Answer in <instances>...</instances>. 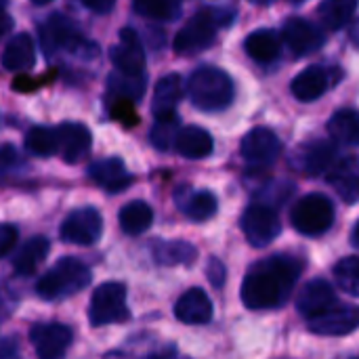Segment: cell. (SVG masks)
Instances as JSON below:
<instances>
[{
	"mask_svg": "<svg viewBox=\"0 0 359 359\" xmlns=\"http://www.w3.org/2000/svg\"><path fill=\"white\" fill-rule=\"evenodd\" d=\"M303 265L290 257H271L257 263L242 284V301L248 309H273L290 297Z\"/></svg>",
	"mask_w": 359,
	"mask_h": 359,
	"instance_id": "6da1fadb",
	"label": "cell"
},
{
	"mask_svg": "<svg viewBox=\"0 0 359 359\" xmlns=\"http://www.w3.org/2000/svg\"><path fill=\"white\" fill-rule=\"evenodd\" d=\"M187 95L198 109L221 111L231 105L236 97V86L227 72L212 65H204L189 76Z\"/></svg>",
	"mask_w": 359,
	"mask_h": 359,
	"instance_id": "7a4b0ae2",
	"label": "cell"
},
{
	"mask_svg": "<svg viewBox=\"0 0 359 359\" xmlns=\"http://www.w3.org/2000/svg\"><path fill=\"white\" fill-rule=\"evenodd\" d=\"M233 19V13L227 8L206 6L198 11L177 34L175 38V50L181 55L200 53L206 46H210L217 38V32L225 25H229Z\"/></svg>",
	"mask_w": 359,
	"mask_h": 359,
	"instance_id": "3957f363",
	"label": "cell"
},
{
	"mask_svg": "<svg viewBox=\"0 0 359 359\" xmlns=\"http://www.w3.org/2000/svg\"><path fill=\"white\" fill-rule=\"evenodd\" d=\"M90 282V269L72 257L59 259L36 284V292L44 301H61L78 294Z\"/></svg>",
	"mask_w": 359,
	"mask_h": 359,
	"instance_id": "277c9868",
	"label": "cell"
},
{
	"mask_svg": "<svg viewBox=\"0 0 359 359\" xmlns=\"http://www.w3.org/2000/svg\"><path fill=\"white\" fill-rule=\"evenodd\" d=\"M334 223V206L324 194L301 198L292 210V225L303 236H322Z\"/></svg>",
	"mask_w": 359,
	"mask_h": 359,
	"instance_id": "5b68a950",
	"label": "cell"
},
{
	"mask_svg": "<svg viewBox=\"0 0 359 359\" xmlns=\"http://www.w3.org/2000/svg\"><path fill=\"white\" fill-rule=\"evenodd\" d=\"M126 307V288L120 282H105L101 284L93 297L88 307V320L93 326H107L128 320Z\"/></svg>",
	"mask_w": 359,
	"mask_h": 359,
	"instance_id": "8992f818",
	"label": "cell"
},
{
	"mask_svg": "<svg viewBox=\"0 0 359 359\" xmlns=\"http://www.w3.org/2000/svg\"><path fill=\"white\" fill-rule=\"evenodd\" d=\"M242 229L246 240L257 246H269L282 231V223L278 212L267 206V204H252L246 208L244 217H242Z\"/></svg>",
	"mask_w": 359,
	"mask_h": 359,
	"instance_id": "52a82bcc",
	"label": "cell"
},
{
	"mask_svg": "<svg viewBox=\"0 0 359 359\" xmlns=\"http://www.w3.org/2000/svg\"><path fill=\"white\" fill-rule=\"evenodd\" d=\"M103 233V219L95 208H78L61 223V240L76 246H90Z\"/></svg>",
	"mask_w": 359,
	"mask_h": 359,
	"instance_id": "ba28073f",
	"label": "cell"
},
{
	"mask_svg": "<svg viewBox=\"0 0 359 359\" xmlns=\"http://www.w3.org/2000/svg\"><path fill=\"white\" fill-rule=\"evenodd\" d=\"M343 78L339 67H324V65H311L303 69L290 84L292 95L299 101H316L322 95H326L339 80Z\"/></svg>",
	"mask_w": 359,
	"mask_h": 359,
	"instance_id": "9c48e42d",
	"label": "cell"
},
{
	"mask_svg": "<svg viewBox=\"0 0 359 359\" xmlns=\"http://www.w3.org/2000/svg\"><path fill=\"white\" fill-rule=\"evenodd\" d=\"M359 328V307L332 305L324 313L309 320V330L320 337H345Z\"/></svg>",
	"mask_w": 359,
	"mask_h": 359,
	"instance_id": "30bf717a",
	"label": "cell"
},
{
	"mask_svg": "<svg viewBox=\"0 0 359 359\" xmlns=\"http://www.w3.org/2000/svg\"><path fill=\"white\" fill-rule=\"evenodd\" d=\"M242 156L250 166H269L273 164L280 154H282V141L271 128L259 126L252 128L244 139H242Z\"/></svg>",
	"mask_w": 359,
	"mask_h": 359,
	"instance_id": "8fae6325",
	"label": "cell"
},
{
	"mask_svg": "<svg viewBox=\"0 0 359 359\" xmlns=\"http://www.w3.org/2000/svg\"><path fill=\"white\" fill-rule=\"evenodd\" d=\"M282 38L294 57H305V55L320 50L324 46V40H326L324 32L303 17H290L284 23Z\"/></svg>",
	"mask_w": 359,
	"mask_h": 359,
	"instance_id": "7c38bea8",
	"label": "cell"
},
{
	"mask_svg": "<svg viewBox=\"0 0 359 359\" xmlns=\"http://www.w3.org/2000/svg\"><path fill=\"white\" fill-rule=\"evenodd\" d=\"M32 343L38 359H63L72 345V328L65 324H38L32 328Z\"/></svg>",
	"mask_w": 359,
	"mask_h": 359,
	"instance_id": "4fadbf2b",
	"label": "cell"
},
{
	"mask_svg": "<svg viewBox=\"0 0 359 359\" xmlns=\"http://www.w3.org/2000/svg\"><path fill=\"white\" fill-rule=\"evenodd\" d=\"M109 57L118 72L143 74V69H145V50H143L141 38L130 27H124L120 32V40L116 46H111Z\"/></svg>",
	"mask_w": 359,
	"mask_h": 359,
	"instance_id": "5bb4252c",
	"label": "cell"
},
{
	"mask_svg": "<svg viewBox=\"0 0 359 359\" xmlns=\"http://www.w3.org/2000/svg\"><path fill=\"white\" fill-rule=\"evenodd\" d=\"M42 46L48 55L57 50H76L78 46H82V36L69 19L55 15L42 27Z\"/></svg>",
	"mask_w": 359,
	"mask_h": 359,
	"instance_id": "9a60e30c",
	"label": "cell"
},
{
	"mask_svg": "<svg viewBox=\"0 0 359 359\" xmlns=\"http://www.w3.org/2000/svg\"><path fill=\"white\" fill-rule=\"evenodd\" d=\"M88 177L109 194L124 191L133 183V175L126 170L120 158H105V160L93 162L88 168Z\"/></svg>",
	"mask_w": 359,
	"mask_h": 359,
	"instance_id": "2e32d148",
	"label": "cell"
},
{
	"mask_svg": "<svg viewBox=\"0 0 359 359\" xmlns=\"http://www.w3.org/2000/svg\"><path fill=\"white\" fill-rule=\"evenodd\" d=\"M175 316L179 322L189 326L208 324L212 320V303L202 288H191L175 305Z\"/></svg>",
	"mask_w": 359,
	"mask_h": 359,
	"instance_id": "e0dca14e",
	"label": "cell"
},
{
	"mask_svg": "<svg viewBox=\"0 0 359 359\" xmlns=\"http://www.w3.org/2000/svg\"><path fill=\"white\" fill-rule=\"evenodd\" d=\"M59 154L65 162H80L90 149V130L78 122H65L57 128Z\"/></svg>",
	"mask_w": 359,
	"mask_h": 359,
	"instance_id": "ac0fdd59",
	"label": "cell"
},
{
	"mask_svg": "<svg viewBox=\"0 0 359 359\" xmlns=\"http://www.w3.org/2000/svg\"><path fill=\"white\" fill-rule=\"evenodd\" d=\"M332 305H337V294H334V288L326 280H313V282L305 284V288L301 290V294L297 299V307H299L301 316H305L309 320L324 313Z\"/></svg>",
	"mask_w": 359,
	"mask_h": 359,
	"instance_id": "d6986e66",
	"label": "cell"
},
{
	"mask_svg": "<svg viewBox=\"0 0 359 359\" xmlns=\"http://www.w3.org/2000/svg\"><path fill=\"white\" fill-rule=\"evenodd\" d=\"M183 97V80L179 74H168L158 80L154 88V101H151V111L158 118H170L177 116L175 109Z\"/></svg>",
	"mask_w": 359,
	"mask_h": 359,
	"instance_id": "ffe728a7",
	"label": "cell"
},
{
	"mask_svg": "<svg viewBox=\"0 0 359 359\" xmlns=\"http://www.w3.org/2000/svg\"><path fill=\"white\" fill-rule=\"evenodd\" d=\"M328 181L347 204L359 202V162L355 158L334 164L328 172Z\"/></svg>",
	"mask_w": 359,
	"mask_h": 359,
	"instance_id": "44dd1931",
	"label": "cell"
},
{
	"mask_svg": "<svg viewBox=\"0 0 359 359\" xmlns=\"http://www.w3.org/2000/svg\"><path fill=\"white\" fill-rule=\"evenodd\" d=\"M337 162V147L328 141H311L301 149V168L307 175H322Z\"/></svg>",
	"mask_w": 359,
	"mask_h": 359,
	"instance_id": "7402d4cb",
	"label": "cell"
},
{
	"mask_svg": "<svg viewBox=\"0 0 359 359\" xmlns=\"http://www.w3.org/2000/svg\"><path fill=\"white\" fill-rule=\"evenodd\" d=\"M36 63V44L29 34H17L2 53V65L8 72H21Z\"/></svg>",
	"mask_w": 359,
	"mask_h": 359,
	"instance_id": "603a6c76",
	"label": "cell"
},
{
	"mask_svg": "<svg viewBox=\"0 0 359 359\" xmlns=\"http://www.w3.org/2000/svg\"><path fill=\"white\" fill-rule=\"evenodd\" d=\"M177 151L189 160H202L206 156L212 154V137L208 135V130L200 128V126H185L181 128L177 143H175Z\"/></svg>",
	"mask_w": 359,
	"mask_h": 359,
	"instance_id": "cb8c5ba5",
	"label": "cell"
},
{
	"mask_svg": "<svg viewBox=\"0 0 359 359\" xmlns=\"http://www.w3.org/2000/svg\"><path fill=\"white\" fill-rule=\"evenodd\" d=\"M244 48L257 63H273L282 53V40L273 29H257L246 38Z\"/></svg>",
	"mask_w": 359,
	"mask_h": 359,
	"instance_id": "d4e9b609",
	"label": "cell"
},
{
	"mask_svg": "<svg viewBox=\"0 0 359 359\" xmlns=\"http://www.w3.org/2000/svg\"><path fill=\"white\" fill-rule=\"evenodd\" d=\"M48 248H50V244H48V240H46L44 236H34V238H29V240L17 250V255H15V259H13V269H15L19 276H32V273L40 267V263L46 259Z\"/></svg>",
	"mask_w": 359,
	"mask_h": 359,
	"instance_id": "484cf974",
	"label": "cell"
},
{
	"mask_svg": "<svg viewBox=\"0 0 359 359\" xmlns=\"http://www.w3.org/2000/svg\"><path fill=\"white\" fill-rule=\"evenodd\" d=\"M145 74H124L116 69L107 80V99L139 101L145 93Z\"/></svg>",
	"mask_w": 359,
	"mask_h": 359,
	"instance_id": "4316f807",
	"label": "cell"
},
{
	"mask_svg": "<svg viewBox=\"0 0 359 359\" xmlns=\"http://www.w3.org/2000/svg\"><path fill=\"white\" fill-rule=\"evenodd\" d=\"M120 227L124 233L128 236H139L143 231H147L154 223V210L147 202L143 200H135L128 202L126 206H122L120 210Z\"/></svg>",
	"mask_w": 359,
	"mask_h": 359,
	"instance_id": "83f0119b",
	"label": "cell"
},
{
	"mask_svg": "<svg viewBox=\"0 0 359 359\" xmlns=\"http://www.w3.org/2000/svg\"><path fill=\"white\" fill-rule=\"evenodd\" d=\"M328 133L334 141L345 145H359V111L358 109H339L330 122Z\"/></svg>",
	"mask_w": 359,
	"mask_h": 359,
	"instance_id": "f1b7e54d",
	"label": "cell"
},
{
	"mask_svg": "<svg viewBox=\"0 0 359 359\" xmlns=\"http://www.w3.org/2000/svg\"><path fill=\"white\" fill-rule=\"evenodd\" d=\"M359 0H322L318 13H320V19L322 23L328 27V29H341L345 27L355 8H358Z\"/></svg>",
	"mask_w": 359,
	"mask_h": 359,
	"instance_id": "f546056e",
	"label": "cell"
},
{
	"mask_svg": "<svg viewBox=\"0 0 359 359\" xmlns=\"http://www.w3.org/2000/svg\"><path fill=\"white\" fill-rule=\"evenodd\" d=\"M25 149L38 158H50L59 154V137L57 128L48 126H34L25 135Z\"/></svg>",
	"mask_w": 359,
	"mask_h": 359,
	"instance_id": "4dcf8cb0",
	"label": "cell"
},
{
	"mask_svg": "<svg viewBox=\"0 0 359 359\" xmlns=\"http://www.w3.org/2000/svg\"><path fill=\"white\" fill-rule=\"evenodd\" d=\"M183 212L191 219V221H208L210 217H215L217 212V198L210 191H191L185 200L179 202Z\"/></svg>",
	"mask_w": 359,
	"mask_h": 359,
	"instance_id": "1f68e13d",
	"label": "cell"
},
{
	"mask_svg": "<svg viewBox=\"0 0 359 359\" xmlns=\"http://www.w3.org/2000/svg\"><path fill=\"white\" fill-rule=\"evenodd\" d=\"M133 8L147 19L172 21L181 15V0H133Z\"/></svg>",
	"mask_w": 359,
	"mask_h": 359,
	"instance_id": "d6a6232c",
	"label": "cell"
},
{
	"mask_svg": "<svg viewBox=\"0 0 359 359\" xmlns=\"http://www.w3.org/2000/svg\"><path fill=\"white\" fill-rule=\"evenodd\" d=\"M196 248L187 242H164L156 246V259L162 265H183L196 259Z\"/></svg>",
	"mask_w": 359,
	"mask_h": 359,
	"instance_id": "836d02e7",
	"label": "cell"
},
{
	"mask_svg": "<svg viewBox=\"0 0 359 359\" xmlns=\"http://www.w3.org/2000/svg\"><path fill=\"white\" fill-rule=\"evenodd\" d=\"M181 133V126H179V118L177 116H170V118H158L151 133H149V139L154 143V147L166 151L170 147H175L177 143V137Z\"/></svg>",
	"mask_w": 359,
	"mask_h": 359,
	"instance_id": "e575fe53",
	"label": "cell"
},
{
	"mask_svg": "<svg viewBox=\"0 0 359 359\" xmlns=\"http://www.w3.org/2000/svg\"><path fill=\"white\" fill-rule=\"evenodd\" d=\"M334 280L345 292H349L351 297H359V257L341 259L334 265Z\"/></svg>",
	"mask_w": 359,
	"mask_h": 359,
	"instance_id": "d590c367",
	"label": "cell"
},
{
	"mask_svg": "<svg viewBox=\"0 0 359 359\" xmlns=\"http://www.w3.org/2000/svg\"><path fill=\"white\" fill-rule=\"evenodd\" d=\"M107 105H109L111 118L122 122L124 126H133V124L139 122V116H137V109H135V101H128V99H107Z\"/></svg>",
	"mask_w": 359,
	"mask_h": 359,
	"instance_id": "8d00e7d4",
	"label": "cell"
},
{
	"mask_svg": "<svg viewBox=\"0 0 359 359\" xmlns=\"http://www.w3.org/2000/svg\"><path fill=\"white\" fill-rule=\"evenodd\" d=\"M19 240V231L11 223H0V259L6 257Z\"/></svg>",
	"mask_w": 359,
	"mask_h": 359,
	"instance_id": "74e56055",
	"label": "cell"
},
{
	"mask_svg": "<svg viewBox=\"0 0 359 359\" xmlns=\"http://www.w3.org/2000/svg\"><path fill=\"white\" fill-rule=\"evenodd\" d=\"M21 164V158L17 154V149L13 145H2L0 147V177L15 170Z\"/></svg>",
	"mask_w": 359,
	"mask_h": 359,
	"instance_id": "f35d334b",
	"label": "cell"
},
{
	"mask_svg": "<svg viewBox=\"0 0 359 359\" xmlns=\"http://www.w3.org/2000/svg\"><path fill=\"white\" fill-rule=\"evenodd\" d=\"M206 273H208V280H210V284H212L215 288H221V286H223V282H225V267H223L221 261L212 259V261L208 263Z\"/></svg>",
	"mask_w": 359,
	"mask_h": 359,
	"instance_id": "ab89813d",
	"label": "cell"
},
{
	"mask_svg": "<svg viewBox=\"0 0 359 359\" xmlns=\"http://www.w3.org/2000/svg\"><path fill=\"white\" fill-rule=\"evenodd\" d=\"M0 359H19V343L13 337L0 339Z\"/></svg>",
	"mask_w": 359,
	"mask_h": 359,
	"instance_id": "60d3db41",
	"label": "cell"
},
{
	"mask_svg": "<svg viewBox=\"0 0 359 359\" xmlns=\"http://www.w3.org/2000/svg\"><path fill=\"white\" fill-rule=\"evenodd\" d=\"M82 4L93 11V13H99V15H105L109 13L114 6H116V0H82Z\"/></svg>",
	"mask_w": 359,
	"mask_h": 359,
	"instance_id": "b9f144b4",
	"label": "cell"
},
{
	"mask_svg": "<svg viewBox=\"0 0 359 359\" xmlns=\"http://www.w3.org/2000/svg\"><path fill=\"white\" fill-rule=\"evenodd\" d=\"M11 27H13V19H11V15H8L4 8H0V38H2V36H6V34L11 32Z\"/></svg>",
	"mask_w": 359,
	"mask_h": 359,
	"instance_id": "7bdbcfd3",
	"label": "cell"
},
{
	"mask_svg": "<svg viewBox=\"0 0 359 359\" xmlns=\"http://www.w3.org/2000/svg\"><path fill=\"white\" fill-rule=\"evenodd\" d=\"M351 40H353V42L359 46V19L353 23V25H351Z\"/></svg>",
	"mask_w": 359,
	"mask_h": 359,
	"instance_id": "ee69618b",
	"label": "cell"
},
{
	"mask_svg": "<svg viewBox=\"0 0 359 359\" xmlns=\"http://www.w3.org/2000/svg\"><path fill=\"white\" fill-rule=\"evenodd\" d=\"M351 242H353L355 246H359V221L358 225H355V229H353V233H351Z\"/></svg>",
	"mask_w": 359,
	"mask_h": 359,
	"instance_id": "f6af8a7d",
	"label": "cell"
},
{
	"mask_svg": "<svg viewBox=\"0 0 359 359\" xmlns=\"http://www.w3.org/2000/svg\"><path fill=\"white\" fill-rule=\"evenodd\" d=\"M250 2H255V4H271L273 0H250Z\"/></svg>",
	"mask_w": 359,
	"mask_h": 359,
	"instance_id": "bcb514c9",
	"label": "cell"
},
{
	"mask_svg": "<svg viewBox=\"0 0 359 359\" xmlns=\"http://www.w3.org/2000/svg\"><path fill=\"white\" fill-rule=\"evenodd\" d=\"M34 4H48V2H53V0H32Z\"/></svg>",
	"mask_w": 359,
	"mask_h": 359,
	"instance_id": "7dc6e473",
	"label": "cell"
},
{
	"mask_svg": "<svg viewBox=\"0 0 359 359\" xmlns=\"http://www.w3.org/2000/svg\"><path fill=\"white\" fill-rule=\"evenodd\" d=\"M4 4H6V0H0V8H4Z\"/></svg>",
	"mask_w": 359,
	"mask_h": 359,
	"instance_id": "c3c4849f",
	"label": "cell"
},
{
	"mask_svg": "<svg viewBox=\"0 0 359 359\" xmlns=\"http://www.w3.org/2000/svg\"><path fill=\"white\" fill-rule=\"evenodd\" d=\"M290 2H303V0H290Z\"/></svg>",
	"mask_w": 359,
	"mask_h": 359,
	"instance_id": "681fc988",
	"label": "cell"
},
{
	"mask_svg": "<svg viewBox=\"0 0 359 359\" xmlns=\"http://www.w3.org/2000/svg\"><path fill=\"white\" fill-rule=\"evenodd\" d=\"M168 359H175V358H168ZM185 359H187V358H185Z\"/></svg>",
	"mask_w": 359,
	"mask_h": 359,
	"instance_id": "f907efd6",
	"label": "cell"
}]
</instances>
